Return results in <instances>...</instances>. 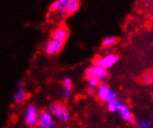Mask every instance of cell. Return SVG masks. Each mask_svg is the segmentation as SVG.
<instances>
[{
  "label": "cell",
  "mask_w": 153,
  "mask_h": 128,
  "mask_svg": "<svg viewBox=\"0 0 153 128\" xmlns=\"http://www.w3.org/2000/svg\"><path fill=\"white\" fill-rule=\"evenodd\" d=\"M48 112L54 117L61 123H67L70 120V112L68 109L60 102H55L49 106Z\"/></svg>",
  "instance_id": "6da1fadb"
},
{
  "label": "cell",
  "mask_w": 153,
  "mask_h": 128,
  "mask_svg": "<svg viewBox=\"0 0 153 128\" xmlns=\"http://www.w3.org/2000/svg\"><path fill=\"white\" fill-rule=\"evenodd\" d=\"M96 94L98 99L105 103L118 99V95L116 94V92H114V91L105 83H102L97 86Z\"/></svg>",
  "instance_id": "7a4b0ae2"
},
{
  "label": "cell",
  "mask_w": 153,
  "mask_h": 128,
  "mask_svg": "<svg viewBox=\"0 0 153 128\" xmlns=\"http://www.w3.org/2000/svg\"><path fill=\"white\" fill-rule=\"evenodd\" d=\"M119 60V57L113 53L107 54L103 57H97L94 60V65L101 67L105 70L112 67Z\"/></svg>",
  "instance_id": "3957f363"
},
{
  "label": "cell",
  "mask_w": 153,
  "mask_h": 128,
  "mask_svg": "<svg viewBox=\"0 0 153 128\" xmlns=\"http://www.w3.org/2000/svg\"><path fill=\"white\" fill-rule=\"evenodd\" d=\"M38 116H39V112L37 108L33 104H29L27 106L25 113H24V122L27 125L30 127L36 126L37 121H38Z\"/></svg>",
  "instance_id": "277c9868"
},
{
  "label": "cell",
  "mask_w": 153,
  "mask_h": 128,
  "mask_svg": "<svg viewBox=\"0 0 153 128\" xmlns=\"http://www.w3.org/2000/svg\"><path fill=\"white\" fill-rule=\"evenodd\" d=\"M36 126L38 128H54L55 127V119L48 111H42L39 112Z\"/></svg>",
  "instance_id": "5b68a950"
},
{
  "label": "cell",
  "mask_w": 153,
  "mask_h": 128,
  "mask_svg": "<svg viewBox=\"0 0 153 128\" xmlns=\"http://www.w3.org/2000/svg\"><path fill=\"white\" fill-rule=\"evenodd\" d=\"M117 112H119L120 116L122 117V119L125 123H127L129 124H132L134 123V117L133 113L131 112L129 107L125 103L120 101V100H118Z\"/></svg>",
  "instance_id": "8992f818"
},
{
  "label": "cell",
  "mask_w": 153,
  "mask_h": 128,
  "mask_svg": "<svg viewBox=\"0 0 153 128\" xmlns=\"http://www.w3.org/2000/svg\"><path fill=\"white\" fill-rule=\"evenodd\" d=\"M85 75L94 76V77L97 78L100 81H104L108 77V71H107V70L93 64L92 66H90L89 68L86 69Z\"/></svg>",
  "instance_id": "52a82bcc"
},
{
  "label": "cell",
  "mask_w": 153,
  "mask_h": 128,
  "mask_svg": "<svg viewBox=\"0 0 153 128\" xmlns=\"http://www.w3.org/2000/svg\"><path fill=\"white\" fill-rule=\"evenodd\" d=\"M68 37H69V30H68V28L66 26L62 25V26L58 27L56 30L53 31L50 39L65 44Z\"/></svg>",
  "instance_id": "ba28073f"
},
{
  "label": "cell",
  "mask_w": 153,
  "mask_h": 128,
  "mask_svg": "<svg viewBox=\"0 0 153 128\" xmlns=\"http://www.w3.org/2000/svg\"><path fill=\"white\" fill-rule=\"evenodd\" d=\"M64 45V43L49 39V41L46 45V47H45V52L49 55V56H54V55L59 54L62 50Z\"/></svg>",
  "instance_id": "9c48e42d"
},
{
  "label": "cell",
  "mask_w": 153,
  "mask_h": 128,
  "mask_svg": "<svg viewBox=\"0 0 153 128\" xmlns=\"http://www.w3.org/2000/svg\"><path fill=\"white\" fill-rule=\"evenodd\" d=\"M80 1L79 0H67L65 5V13L66 17H69L71 15H74L80 7Z\"/></svg>",
  "instance_id": "30bf717a"
},
{
  "label": "cell",
  "mask_w": 153,
  "mask_h": 128,
  "mask_svg": "<svg viewBox=\"0 0 153 128\" xmlns=\"http://www.w3.org/2000/svg\"><path fill=\"white\" fill-rule=\"evenodd\" d=\"M73 82L70 78H64L62 83V97L64 98H68L73 93Z\"/></svg>",
  "instance_id": "8fae6325"
},
{
  "label": "cell",
  "mask_w": 153,
  "mask_h": 128,
  "mask_svg": "<svg viewBox=\"0 0 153 128\" xmlns=\"http://www.w3.org/2000/svg\"><path fill=\"white\" fill-rule=\"evenodd\" d=\"M27 98H28V95H27V93L25 92V90L23 88H20L15 93L13 100L16 104H21V103H23L24 101H26Z\"/></svg>",
  "instance_id": "7c38bea8"
},
{
  "label": "cell",
  "mask_w": 153,
  "mask_h": 128,
  "mask_svg": "<svg viewBox=\"0 0 153 128\" xmlns=\"http://www.w3.org/2000/svg\"><path fill=\"white\" fill-rule=\"evenodd\" d=\"M64 3H65V0H56V1H54L53 3H51L49 7V12L52 14H56L58 16L62 7H63Z\"/></svg>",
  "instance_id": "4fadbf2b"
},
{
  "label": "cell",
  "mask_w": 153,
  "mask_h": 128,
  "mask_svg": "<svg viewBox=\"0 0 153 128\" xmlns=\"http://www.w3.org/2000/svg\"><path fill=\"white\" fill-rule=\"evenodd\" d=\"M85 80L87 82L88 86L91 88H95L97 86H98L100 85V81L97 78L94 77V76H90V75H85Z\"/></svg>",
  "instance_id": "5bb4252c"
},
{
  "label": "cell",
  "mask_w": 153,
  "mask_h": 128,
  "mask_svg": "<svg viewBox=\"0 0 153 128\" xmlns=\"http://www.w3.org/2000/svg\"><path fill=\"white\" fill-rule=\"evenodd\" d=\"M117 43V39L112 36H109V37H106L102 41V45L105 48H111L112 45H114Z\"/></svg>",
  "instance_id": "9a60e30c"
},
{
  "label": "cell",
  "mask_w": 153,
  "mask_h": 128,
  "mask_svg": "<svg viewBox=\"0 0 153 128\" xmlns=\"http://www.w3.org/2000/svg\"><path fill=\"white\" fill-rule=\"evenodd\" d=\"M107 109H109L111 112H117V107H118V99L113 100V101H110L106 103Z\"/></svg>",
  "instance_id": "2e32d148"
},
{
  "label": "cell",
  "mask_w": 153,
  "mask_h": 128,
  "mask_svg": "<svg viewBox=\"0 0 153 128\" xmlns=\"http://www.w3.org/2000/svg\"><path fill=\"white\" fill-rule=\"evenodd\" d=\"M144 83L147 84V85H149L153 82V71H147L145 75H144Z\"/></svg>",
  "instance_id": "e0dca14e"
},
{
  "label": "cell",
  "mask_w": 153,
  "mask_h": 128,
  "mask_svg": "<svg viewBox=\"0 0 153 128\" xmlns=\"http://www.w3.org/2000/svg\"><path fill=\"white\" fill-rule=\"evenodd\" d=\"M137 128H150V126H149V123L148 121L142 120V121H140V122H139Z\"/></svg>",
  "instance_id": "ac0fdd59"
},
{
  "label": "cell",
  "mask_w": 153,
  "mask_h": 128,
  "mask_svg": "<svg viewBox=\"0 0 153 128\" xmlns=\"http://www.w3.org/2000/svg\"><path fill=\"white\" fill-rule=\"evenodd\" d=\"M87 92L89 93V95H95L96 94V90H95V88L89 87V89L87 90Z\"/></svg>",
  "instance_id": "d6986e66"
},
{
  "label": "cell",
  "mask_w": 153,
  "mask_h": 128,
  "mask_svg": "<svg viewBox=\"0 0 153 128\" xmlns=\"http://www.w3.org/2000/svg\"><path fill=\"white\" fill-rule=\"evenodd\" d=\"M17 86H19L20 88H22V86H24V82L22 80H20V81H18V83H17Z\"/></svg>",
  "instance_id": "ffe728a7"
},
{
  "label": "cell",
  "mask_w": 153,
  "mask_h": 128,
  "mask_svg": "<svg viewBox=\"0 0 153 128\" xmlns=\"http://www.w3.org/2000/svg\"><path fill=\"white\" fill-rule=\"evenodd\" d=\"M152 97H153V93H152Z\"/></svg>",
  "instance_id": "44dd1931"
}]
</instances>
